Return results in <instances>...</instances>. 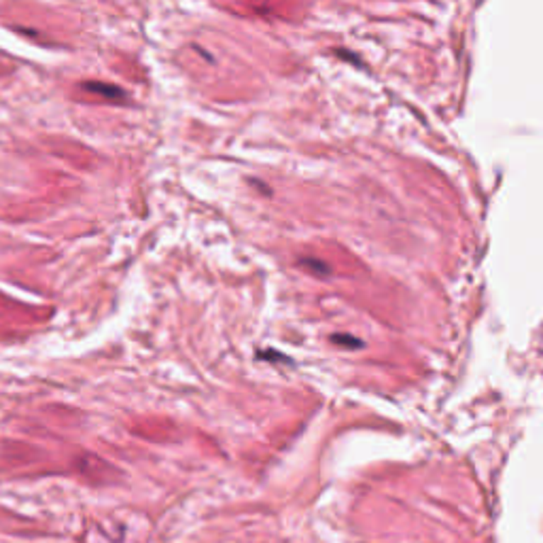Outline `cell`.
Segmentation results:
<instances>
[{
	"instance_id": "1",
	"label": "cell",
	"mask_w": 543,
	"mask_h": 543,
	"mask_svg": "<svg viewBox=\"0 0 543 543\" xmlns=\"http://www.w3.org/2000/svg\"><path fill=\"white\" fill-rule=\"evenodd\" d=\"M83 89L91 91V93H100V96H106V98H123V89L117 87V85H110V83H98V81H87L83 83Z\"/></svg>"
},
{
	"instance_id": "2",
	"label": "cell",
	"mask_w": 543,
	"mask_h": 543,
	"mask_svg": "<svg viewBox=\"0 0 543 543\" xmlns=\"http://www.w3.org/2000/svg\"><path fill=\"white\" fill-rule=\"evenodd\" d=\"M331 342L333 344H344V346H355V348H361L363 346V342H359L357 338H353V336H331Z\"/></svg>"
}]
</instances>
